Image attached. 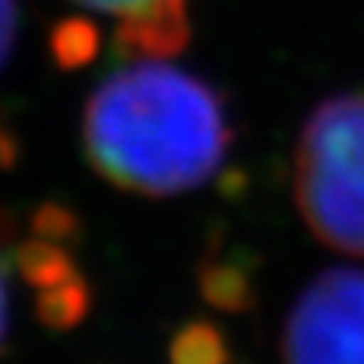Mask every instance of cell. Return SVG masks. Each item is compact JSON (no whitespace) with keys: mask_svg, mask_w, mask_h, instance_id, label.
<instances>
[{"mask_svg":"<svg viewBox=\"0 0 364 364\" xmlns=\"http://www.w3.org/2000/svg\"><path fill=\"white\" fill-rule=\"evenodd\" d=\"M82 6H91V9H100V13H112V16H131L136 9L155 4V0H79Z\"/></svg>","mask_w":364,"mask_h":364,"instance_id":"7c38bea8","label":"cell"},{"mask_svg":"<svg viewBox=\"0 0 364 364\" xmlns=\"http://www.w3.org/2000/svg\"><path fill=\"white\" fill-rule=\"evenodd\" d=\"M31 231L37 237H49V240H58V243L70 246V243L79 240L82 225H79L73 210H67V207H61V203H55V200H46L31 215Z\"/></svg>","mask_w":364,"mask_h":364,"instance_id":"30bf717a","label":"cell"},{"mask_svg":"<svg viewBox=\"0 0 364 364\" xmlns=\"http://www.w3.org/2000/svg\"><path fill=\"white\" fill-rule=\"evenodd\" d=\"M294 203L325 246L364 258V91L310 112L294 152Z\"/></svg>","mask_w":364,"mask_h":364,"instance_id":"7a4b0ae2","label":"cell"},{"mask_svg":"<svg viewBox=\"0 0 364 364\" xmlns=\"http://www.w3.org/2000/svg\"><path fill=\"white\" fill-rule=\"evenodd\" d=\"M13 261L18 267V277L25 279L33 291L49 289V286H55V282L79 273L70 246L58 243V240H49V237H37V234L16 246Z\"/></svg>","mask_w":364,"mask_h":364,"instance_id":"8992f818","label":"cell"},{"mask_svg":"<svg viewBox=\"0 0 364 364\" xmlns=\"http://www.w3.org/2000/svg\"><path fill=\"white\" fill-rule=\"evenodd\" d=\"M52 55L58 67H82L97 55V31L88 21H61L52 33Z\"/></svg>","mask_w":364,"mask_h":364,"instance_id":"9c48e42d","label":"cell"},{"mask_svg":"<svg viewBox=\"0 0 364 364\" xmlns=\"http://www.w3.org/2000/svg\"><path fill=\"white\" fill-rule=\"evenodd\" d=\"M16 161H18V140L9 134V128L0 124V170L16 167Z\"/></svg>","mask_w":364,"mask_h":364,"instance_id":"4fadbf2b","label":"cell"},{"mask_svg":"<svg viewBox=\"0 0 364 364\" xmlns=\"http://www.w3.org/2000/svg\"><path fill=\"white\" fill-rule=\"evenodd\" d=\"M167 358L170 364H234V352L219 325L191 318L170 337Z\"/></svg>","mask_w":364,"mask_h":364,"instance_id":"ba28073f","label":"cell"},{"mask_svg":"<svg viewBox=\"0 0 364 364\" xmlns=\"http://www.w3.org/2000/svg\"><path fill=\"white\" fill-rule=\"evenodd\" d=\"M6 337V286H4V273H0V343Z\"/></svg>","mask_w":364,"mask_h":364,"instance_id":"5bb4252c","label":"cell"},{"mask_svg":"<svg viewBox=\"0 0 364 364\" xmlns=\"http://www.w3.org/2000/svg\"><path fill=\"white\" fill-rule=\"evenodd\" d=\"M82 143L91 167L116 188L170 198L222 167L231 122L210 82L161 61H134L91 91Z\"/></svg>","mask_w":364,"mask_h":364,"instance_id":"6da1fadb","label":"cell"},{"mask_svg":"<svg viewBox=\"0 0 364 364\" xmlns=\"http://www.w3.org/2000/svg\"><path fill=\"white\" fill-rule=\"evenodd\" d=\"M16 4L13 0H0V67L6 64L9 52H13V43H16Z\"/></svg>","mask_w":364,"mask_h":364,"instance_id":"8fae6325","label":"cell"},{"mask_svg":"<svg viewBox=\"0 0 364 364\" xmlns=\"http://www.w3.org/2000/svg\"><path fill=\"white\" fill-rule=\"evenodd\" d=\"M282 364H364V270H325L282 328Z\"/></svg>","mask_w":364,"mask_h":364,"instance_id":"3957f363","label":"cell"},{"mask_svg":"<svg viewBox=\"0 0 364 364\" xmlns=\"http://www.w3.org/2000/svg\"><path fill=\"white\" fill-rule=\"evenodd\" d=\"M191 40V21L186 0H155L119 18L116 55L124 61H164L179 55Z\"/></svg>","mask_w":364,"mask_h":364,"instance_id":"277c9868","label":"cell"},{"mask_svg":"<svg viewBox=\"0 0 364 364\" xmlns=\"http://www.w3.org/2000/svg\"><path fill=\"white\" fill-rule=\"evenodd\" d=\"M200 298L219 313H249L255 306V279L252 267L240 255H228L222 249H210L198 264Z\"/></svg>","mask_w":364,"mask_h":364,"instance_id":"5b68a950","label":"cell"},{"mask_svg":"<svg viewBox=\"0 0 364 364\" xmlns=\"http://www.w3.org/2000/svg\"><path fill=\"white\" fill-rule=\"evenodd\" d=\"M33 313L52 331H70L91 313V286L82 279V273H73L49 289H40Z\"/></svg>","mask_w":364,"mask_h":364,"instance_id":"52a82bcc","label":"cell"}]
</instances>
